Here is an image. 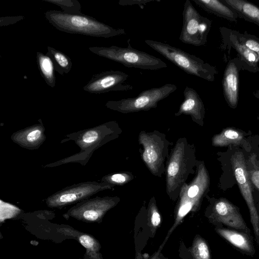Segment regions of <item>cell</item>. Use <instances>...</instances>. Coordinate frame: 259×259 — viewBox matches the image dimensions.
<instances>
[{
	"label": "cell",
	"mask_w": 259,
	"mask_h": 259,
	"mask_svg": "<svg viewBox=\"0 0 259 259\" xmlns=\"http://www.w3.org/2000/svg\"><path fill=\"white\" fill-rule=\"evenodd\" d=\"M195 147L185 137L178 139L171 150L165 166L166 191L175 201L190 175L195 173L197 160Z\"/></svg>",
	"instance_id": "6da1fadb"
},
{
	"label": "cell",
	"mask_w": 259,
	"mask_h": 259,
	"mask_svg": "<svg viewBox=\"0 0 259 259\" xmlns=\"http://www.w3.org/2000/svg\"><path fill=\"white\" fill-rule=\"evenodd\" d=\"M49 22L57 29L74 34L108 38L125 34L123 29H116L82 13L71 14L50 10L45 13Z\"/></svg>",
	"instance_id": "7a4b0ae2"
},
{
	"label": "cell",
	"mask_w": 259,
	"mask_h": 259,
	"mask_svg": "<svg viewBox=\"0 0 259 259\" xmlns=\"http://www.w3.org/2000/svg\"><path fill=\"white\" fill-rule=\"evenodd\" d=\"M145 42L187 73L209 81L214 80L216 68L200 58L168 44L149 39Z\"/></svg>",
	"instance_id": "3957f363"
},
{
	"label": "cell",
	"mask_w": 259,
	"mask_h": 259,
	"mask_svg": "<svg viewBox=\"0 0 259 259\" xmlns=\"http://www.w3.org/2000/svg\"><path fill=\"white\" fill-rule=\"evenodd\" d=\"M138 141L143 148L141 156L143 162L153 175L161 177L165 171V161L169 156V146L172 143L164 134L156 130L141 131Z\"/></svg>",
	"instance_id": "277c9868"
},
{
	"label": "cell",
	"mask_w": 259,
	"mask_h": 259,
	"mask_svg": "<svg viewBox=\"0 0 259 259\" xmlns=\"http://www.w3.org/2000/svg\"><path fill=\"white\" fill-rule=\"evenodd\" d=\"M130 40L127 48L115 46L109 47H91L89 50L99 56L120 63L127 67L158 70L167 67V65L160 59L132 48Z\"/></svg>",
	"instance_id": "5b68a950"
},
{
	"label": "cell",
	"mask_w": 259,
	"mask_h": 259,
	"mask_svg": "<svg viewBox=\"0 0 259 259\" xmlns=\"http://www.w3.org/2000/svg\"><path fill=\"white\" fill-rule=\"evenodd\" d=\"M196 175L189 184L185 183L179 194L177 219L180 221L190 211L196 210L208 192L210 178L204 161L197 160Z\"/></svg>",
	"instance_id": "8992f818"
},
{
	"label": "cell",
	"mask_w": 259,
	"mask_h": 259,
	"mask_svg": "<svg viewBox=\"0 0 259 259\" xmlns=\"http://www.w3.org/2000/svg\"><path fill=\"white\" fill-rule=\"evenodd\" d=\"M177 89L175 84L167 83L158 88L144 90L135 97L108 101L106 106L122 113L148 111L156 108L159 102L168 97Z\"/></svg>",
	"instance_id": "52a82bcc"
},
{
	"label": "cell",
	"mask_w": 259,
	"mask_h": 259,
	"mask_svg": "<svg viewBox=\"0 0 259 259\" xmlns=\"http://www.w3.org/2000/svg\"><path fill=\"white\" fill-rule=\"evenodd\" d=\"M182 14L183 26L180 40L196 47L205 45L211 27V21L201 16L189 0L186 1Z\"/></svg>",
	"instance_id": "ba28073f"
},
{
	"label": "cell",
	"mask_w": 259,
	"mask_h": 259,
	"mask_svg": "<svg viewBox=\"0 0 259 259\" xmlns=\"http://www.w3.org/2000/svg\"><path fill=\"white\" fill-rule=\"evenodd\" d=\"M231 165L236 182L249 210L250 220L258 243H259V216L253 199L251 183L246 162L242 152H235L231 159Z\"/></svg>",
	"instance_id": "9c48e42d"
},
{
	"label": "cell",
	"mask_w": 259,
	"mask_h": 259,
	"mask_svg": "<svg viewBox=\"0 0 259 259\" xmlns=\"http://www.w3.org/2000/svg\"><path fill=\"white\" fill-rule=\"evenodd\" d=\"M128 77V74L120 71L101 72L94 75L83 87V90L95 94L131 90L133 87L127 82Z\"/></svg>",
	"instance_id": "30bf717a"
},
{
	"label": "cell",
	"mask_w": 259,
	"mask_h": 259,
	"mask_svg": "<svg viewBox=\"0 0 259 259\" xmlns=\"http://www.w3.org/2000/svg\"><path fill=\"white\" fill-rule=\"evenodd\" d=\"M223 47L233 48L239 55L244 70L253 73H259V56L242 44L234 34L233 29L220 28Z\"/></svg>",
	"instance_id": "8fae6325"
},
{
	"label": "cell",
	"mask_w": 259,
	"mask_h": 259,
	"mask_svg": "<svg viewBox=\"0 0 259 259\" xmlns=\"http://www.w3.org/2000/svg\"><path fill=\"white\" fill-rule=\"evenodd\" d=\"M242 64L238 58L230 60L225 69L222 80L225 99L229 106L237 107L239 98V72L243 70Z\"/></svg>",
	"instance_id": "7c38bea8"
},
{
	"label": "cell",
	"mask_w": 259,
	"mask_h": 259,
	"mask_svg": "<svg viewBox=\"0 0 259 259\" xmlns=\"http://www.w3.org/2000/svg\"><path fill=\"white\" fill-rule=\"evenodd\" d=\"M113 186L108 183H85L72 186L55 193L51 197L54 205H63L74 202L88 197L97 192L107 189H111Z\"/></svg>",
	"instance_id": "4fadbf2b"
},
{
	"label": "cell",
	"mask_w": 259,
	"mask_h": 259,
	"mask_svg": "<svg viewBox=\"0 0 259 259\" xmlns=\"http://www.w3.org/2000/svg\"><path fill=\"white\" fill-rule=\"evenodd\" d=\"M183 94L184 101L175 115H190L194 122L202 126L204 124L205 107L200 97L195 90L188 86L186 87Z\"/></svg>",
	"instance_id": "5bb4252c"
},
{
	"label": "cell",
	"mask_w": 259,
	"mask_h": 259,
	"mask_svg": "<svg viewBox=\"0 0 259 259\" xmlns=\"http://www.w3.org/2000/svg\"><path fill=\"white\" fill-rule=\"evenodd\" d=\"M214 217L220 222L237 229H245L246 227L238 209L228 200L221 198L213 206Z\"/></svg>",
	"instance_id": "9a60e30c"
},
{
	"label": "cell",
	"mask_w": 259,
	"mask_h": 259,
	"mask_svg": "<svg viewBox=\"0 0 259 259\" xmlns=\"http://www.w3.org/2000/svg\"><path fill=\"white\" fill-rule=\"evenodd\" d=\"M205 11L229 21H236L238 14L222 0H192Z\"/></svg>",
	"instance_id": "2e32d148"
},
{
	"label": "cell",
	"mask_w": 259,
	"mask_h": 259,
	"mask_svg": "<svg viewBox=\"0 0 259 259\" xmlns=\"http://www.w3.org/2000/svg\"><path fill=\"white\" fill-rule=\"evenodd\" d=\"M232 9L239 18L259 26V7L244 0H222Z\"/></svg>",
	"instance_id": "e0dca14e"
},
{
	"label": "cell",
	"mask_w": 259,
	"mask_h": 259,
	"mask_svg": "<svg viewBox=\"0 0 259 259\" xmlns=\"http://www.w3.org/2000/svg\"><path fill=\"white\" fill-rule=\"evenodd\" d=\"M244 140L242 131L233 127H227L213 136L211 143L215 147L239 146L243 144Z\"/></svg>",
	"instance_id": "ac0fdd59"
},
{
	"label": "cell",
	"mask_w": 259,
	"mask_h": 259,
	"mask_svg": "<svg viewBox=\"0 0 259 259\" xmlns=\"http://www.w3.org/2000/svg\"><path fill=\"white\" fill-rule=\"evenodd\" d=\"M36 62L40 73L47 84L52 88L56 85L55 66L51 58L47 54L36 53Z\"/></svg>",
	"instance_id": "d6986e66"
},
{
	"label": "cell",
	"mask_w": 259,
	"mask_h": 259,
	"mask_svg": "<svg viewBox=\"0 0 259 259\" xmlns=\"http://www.w3.org/2000/svg\"><path fill=\"white\" fill-rule=\"evenodd\" d=\"M217 232L230 243L240 249L250 253L253 251L251 243L245 234L225 229H218Z\"/></svg>",
	"instance_id": "ffe728a7"
},
{
	"label": "cell",
	"mask_w": 259,
	"mask_h": 259,
	"mask_svg": "<svg viewBox=\"0 0 259 259\" xmlns=\"http://www.w3.org/2000/svg\"><path fill=\"white\" fill-rule=\"evenodd\" d=\"M47 49V54L52 59L55 70L62 75L68 73L72 66L70 57L64 53L51 47L48 46Z\"/></svg>",
	"instance_id": "44dd1931"
},
{
	"label": "cell",
	"mask_w": 259,
	"mask_h": 259,
	"mask_svg": "<svg viewBox=\"0 0 259 259\" xmlns=\"http://www.w3.org/2000/svg\"><path fill=\"white\" fill-rule=\"evenodd\" d=\"M61 7L63 12L71 14H81V6L77 0H42Z\"/></svg>",
	"instance_id": "7402d4cb"
},
{
	"label": "cell",
	"mask_w": 259,
	"mask_h": 259,
	"mask_svg": "<svg viewBox=\"0 0 259 259\" xmlns=\"http://www.w3.org/2000/svg\"><path fill=\"white\" fill-rule=\"evenodd\" d=\"M233 31L242 44L259 56V38L247 33H241L234 30Z\"/></svg>",
	"instance_id": "603a6c76"
},
{
	"label": "cell",
	"mask_w": 259,
	"mask_h": 259,
	"mask_svg": "<svg viewBox=\"0 0 259 259\" xmlns=\"http://www.w3.org/2000/svg\"><path fill=\"white\" fill-rule=\"evenodd\" d=\"M134 178V176L132 172L125 171L107 176L103 178V180L105 183L113 186L115 185H123L126 184L133 180Z\"/></svg>",
	"instance_id": "cb8c5ba5"
},
{
	"label": "cell",
	"mask_w": 259,
	"mask_h": 259,
	"mask_svg": "<svg viewBox=\"0 0 259 259\" xmlns=\"http://www.w3.org/2000/svg\"><path fill=\"white\" fill-rule=\"evenodd\" d=\"M192 253L194 259H210L208 246L202 239H197L194 241Z\"/></svg>",
	"instance_id": "d4e9b609"
},
{
	"label": "cell",
	"mask_w": 259,
	"mask_h": 259,
	"mask_svg": "<svg viewBox=\"0 0 259 259\" xmlns=\"http://www.w3.org/2000/svg\"><path fill=\"white\" fill-rule=\"evenodd\" d=\"M149 210L151 224L154 227H157L160 223L161 217L157 209L154 197H152L150 200Z\"/></svg>",
	"instance_id": "484cf974"
},
{
	"label": "cell",
	"mask_w": 259,
	"mask_h": 259,
	"mask_svg": "<svg viewBox=\"0 0 259 259\" xmlns=\"http://www.w3.org/2000/svg\"><path fill=\"white\" fill-rule=\"evenodd\" d=\"M247 169L251 184L259 191V167L255 165L251 169L247 168Z\"/></svg>",
	"instance_id": "4316f807"
},
{
	"label": "cell",
	"mask_w": 259,
	"mask_h": 259,
	"mask_svg": "<svg viewBox=\"0 0 259 259\" xmlns=\"http://www.w3.org/2000/svg\"><path fill=\"white\" fill-rule=\"evenodd\" d=\"M24 18V17L22 16L1 17L0 19V26L13 24Z\"/></svg>",
	"instance_id": "83f0119b"
},
{
	"label": "cell",
	"mask_w": 259,
	"mask_h": 259,
	"mask_svg": "<svg viewBox=\"0 0 259 259\" xmlns=\"http://www.w3.org/2000/svg\"><path fill=\"white\" fill-rule=\"evenodd\" d=\"M99 137L98 133L94 130L85 132L82 136V140L87 143H90L97 140Z\"/></svg>",
	"instance_id": "f1b7e54d"
},
{
	"label": "cell",
	"mask_w": 259,
	"mask_h": 259,
	"mask_svg": "<svg viewBox=\"0 0 259 259\" xmlns=\"http://www.w3.org/2000/svg\"><path fill=\"white\" fill-rule=\"evenodd\" d=\"M101 211L94 209H88L83 212V216L86 220L95 221L99 218Z\"/></svg>",
	"instance_id": "f546056e"
},
{
	"label": "cell",
	"mask_w": 259,
	"mask_h": 259,
	"mask_svg": "<svg viewBox=\"0 0 259 259\" xmlns=\"http://www.w3.org/2000/svg\"><path fill=\"white\" fill-rule=\"evenodd\" d=\"M79 241L80 243L86 248H91L94 245V240L90 236L83 235L80 237Z\"/></svg>",
	"instance_id": "4dcf8cb0"
},
{
	"label": "cell",
	"mask_w": 259,
	"mask_h": 259,
	"mask_svg": "<svg viewBox=\"0 0 259 259\" xmlns=\"http://www.w3.org/2000/svg\"><path fill=\"white\" fill-rule=\"evenodd\" d=\"M41 134V133L39 130L35 129L31 131L26 137L27 140L29 142L35 141L40 138Z\"/></svg>",
	"instance_id": "1f68e13d"
},
{
	"label": "cell",
	"mask_w": 259,
	"mask_h": 259,
	"mask_svg": "<svg viewBox=\"0 0 259 259\" xmlns=\"http://www.w3.org/2000/svg\"><path fill=\"white\" fill-rule=\"evenodd\" d=\"M152 1V0H121L119 2V4L121 6H127L132 5H140L146 4Z\"/></svg>",
	"instance_id": "d6a6232c"
},
{
	"label": "cell",
	"mask_w": 259,
	"mask_h": 259,
	"mask_svg": "<svg viewBox=\"0 0 259 259\" xmlns=\"http://www.w3.org/2000/svg\"><path fill=\"white\" fill-rule=\"evenodd\" d=\"M253 95L257 99H259V89L253 93Z\"/></svg>",
	"instance_id": "836d02e7"
}]
</instances>
